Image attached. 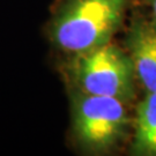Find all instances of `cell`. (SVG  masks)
Segmentation results:
<instances>
[{
  "label": "cell",
  "instance_id": "5b68a950",
  "mask_svg": "<svg viewBox=\"0 0 156 156\" xmlns=\"http://www.w3.org/2000/svg\"><path fill=\"white\" fill-rule=\"evenodd\" d=\"M129 156H156V91L142 94L133 105Z\"/></svg>",
  "mask_w": 156,
  "mask_h": 156
},
{
  "label": "cell",
  "instance_id": "277c9868",
  "mask_svg": "<svg viewBox=\"0 0 156 156\" xmlns=\"http://www.w3.org/2000/svg\"><path fill=\"white\" fill-rule=\"evenodd\" d=\"M119 41L132 62L141 94L156 91V27L145 11L134 7Z\"/></svg>",
  "mask_w": 156,
  "mask_h": 156
},
{
  "label": "cell",
  "instance_id": "7a4b0ae2",
  "mask_svg": "<svg viewBox=\"0 0 156 156\" xmlns=\"http://www.w3.org/2000/svg\"><path fill=\"white\" fill-rule=\"evenodd\" d=\"M68 101L67 145L80 156H116L127 153L133 105L123 101L65 89Z\"/></svg>",
  "mask_w": 156,
  "mask_h": 156
},
{
  "label": "cell",
  "instance_id": "3957f363",
  "mask_svg": "<svg viewBox=\"0 0 156 156\" xmlns=\"http://www.w3.org/2000/svg\"><path fill=\"white\" fill-rule=\"evenodd\" d=\"M65 89L113 97L134 105L141 96L132 62L117 39L84 52L55 58Z\"/></svg>",
  "mask_w": 156,
  "mask_h": 156
},
{
  "label": "cell",
  "instance_id": "8992f818",
  "mask_svg": "<svg viewBox=\"0 0 156 156\" xmlns=\"http://www.w3.org/2000/svg\"><path fill=\"white\" fill-rule=\"evenodd\" d=\"M139 5L156 27V0H139Z\"/></svg>",
  "mask_w": 156,
  "mask_h": 156
},
{
  "label": "cell",
  "instance_id": "6da1fadb",
  "mask_svg": "<svg viewBox=\"0 0 156 156\" xmlns=\"http://www.w3.org/2000/svg\"><path fill=\"white\" fill-rule=\"evenodd\" d=\"M139 0H52L42 36L52 57L84 52L115 41Z\"/></svg>",
  "mask_w": 156,
  "mask_h": 156
}]
</instances>
